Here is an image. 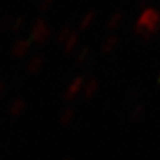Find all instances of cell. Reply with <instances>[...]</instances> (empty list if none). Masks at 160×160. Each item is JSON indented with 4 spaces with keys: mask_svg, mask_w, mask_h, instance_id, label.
Wrapping results in <instances>:
<instances>
[{
    "mask_svg": "<svg viewBox=\"0 0 160 160\" xmlns=\"http://www.w3.org/2000/svg\"><path fill=\"white\" fill-rule=\"evenodd\" d=\"M64 160H71V159H64Z\"/></svg>",
    "mask_w": 160,
    "mask_h": 160,
    "instance_id": "1",
    "label": "cell"
}]
</instances>
